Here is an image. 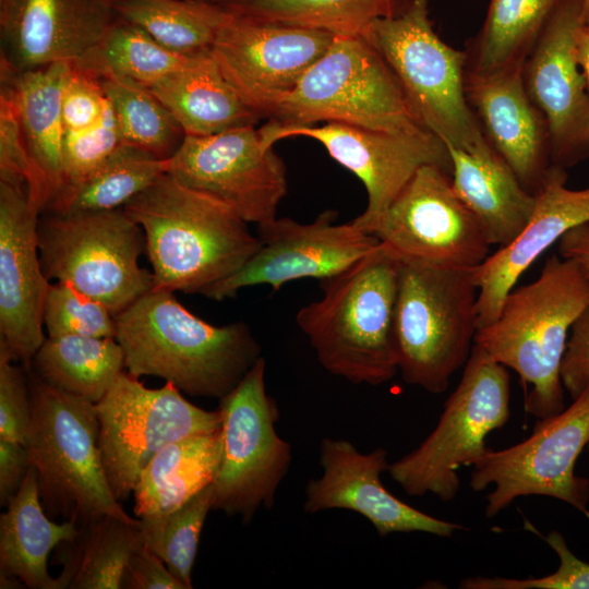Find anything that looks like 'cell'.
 <instances>
[{
  "label": "cell",
  "instance_id": "37",
  "mask_svg": "<svg viewBox=\"0 0 589 589\" xmlns=\"http://www.w3.org/2000/svg\"><path fill=\"white\" fill-rule=\"evenodd\" d=\"M193 56L177 53L139 26L117 17L98 46L73 63L95 74L109 72L149 87L184 67Z\"/></svg>",
  "mask_w": 589,
  "mask_h": 589
},
{
  "label": "cell",
  "instance_id": "3",
  "mask_svg": "<svg viewBox=\"0 0 589 589\" xmlns=\"http://www.w3.org/2000/svg\"><path fill=\"white\" fill-rule=\"evenodd\" d=\"M588 304L589 276L574 261L551 255L538 278L513 288L495 321L477 330L474 345L518 374L525 410L538 420L565 408L561 363Z\"/></svg>",
  "mask_w": 589,
  "mask_h": 589
},
{
  "label": "cell",
  "instance_id": "20",
  "mask_svg": "<svg viewBox=\"0 0 589 589\" xmlns=\"http://www.w3.org/2000/svg\"><path fill=\"white\" fill-rule=\"evenodd\" d=\"M40 214L26 185L0 181V344L26 370L46 339L50 284L38 251Z\"/></svg>",
  "mask_w": 589,
  "mask_h": 589
},
{
  "label": "cell",
  "instance_id": "51",
  "mask_svg": "<svg viewBox=\"0 0 589 589\" xmlns=\"http://www.w3.org/2000/svg\"><path fill=\"white\" fill-rule=\"evenodd\" d=\"M581 20L584 24L589 23V0H581Z\"/></svg>",
  "mask_w": 589,
  "mask_h": 589
},
{
  "label": "cell",
  "instance_id": "24",
  "mask_svg": "<svg viewBox=\"0 0 589 589\" xmlns=\"http://www.w3.org/2000/svg\"><path fill=\"white\" fill-rule=\"evenodd\" d=\"M522 69L478 74L466 69L465 91L493 149L536 195L551 167L546 121L524 85Z\"/></svg>",
  "mask_w": 589,
  "mask_h": 589
},
{
  "label": "cell",
  "instance_id": "5",
  "mask_svg": "<svg viewBox=\"0 0 589 589\" xmlns=\"http://www.w3.org/2000/svg\"><path fill=\"white\" fill-rule=\"evenodd\" d=\"M31 420L26 447L40 503L50 518L79 528L104 516L141 526L109 485L98 446L96 404L63 392L28 370Z\"/></svg>",
  "mask_w": 589,
  "mask_h": 589
},
{
  "label": "cell",
  "instance_id": "46",
  "mask_svg": "<svg viewBox=\"0 0 589 589\" xmlns=\"http://www.w3.org/2000/svg\"><path fill=\"white\" fill-rule=\"evenodd\" d=\"M185 589L165 563L144 543L136 548L127 564L121 589Z\"/></svg>",
  "mask_w": 589,
  "mask_h": 589
},
{
  "label": "cell",
  "instance_id": "29",
  "mask_svg": "<svg viewBox=\"0 0 589 589\" xmlns=\"http://www.w3.org/2000/svg\"><path fill=\"white\" fill-rule=\"evenodd\" d=\"M221 449L220 430L185 437L160 449L143 469L133 490L135 516L141 520L166 516L212 484Z\"/></svg>",
  "mask_w": 589,
  "mask_h": 589
},
{
  "label": "cell",
  "instance_id": "18",
  "mask_svg": "<svg viewBox=\"0 0 589 589\" xmlns=\"http://www.w3.org/2000/svg\"><path fill=\"white\" fill-rule=\"evenodd\" d=\"M334 38L324 31L229 14L209 52L244 103L267 119Z\"/></svg>",
  "mask_w": 589,
  "mask_h": 589
},
{
  "label": "cell",
  "instance_id": "30",
  "mask_svg": "<svg viewBox=\"0 0 589 589\" xmlns=\"http://www.w3.org/2000/svg\"><path fill=\"white\" fill-rule=\"evenodd\" d=\"M563 0H490L484 22L465 49L466 69L478 74L522 69Z\"/></svg>",
  "mask_w": 589,
  "mask_h": 589
},
{
  "label": "cell",
  "instance_id": "45",
  "mask_svg": "<svg viewBox=\"0 0 589 589\" xmlns=\"http://www.w3.org/2000/svg\"><path fill=\"white\" fill-rule=\"evenodd\" d=\"M560 374L563 387L572 399L589 384V304L570 328Z\"/></svg>",
  "mask_w": 589,
  "mask_h": 589
},
{
  "label": "cell",
  "instance_id": "31",
  "mask_svg": "<svg viewBox=\"0 0 589 589\" xmlns=\"http://www.w3.org/2000/svg\"><path fill=\"white\" fill-rule=\"evenodd\" d=\"M32 363L48 384L97 404L123 371L124 352L116 338L63 335L46 337Z\"/></svg>",
  "mask_w": 589,
  "mask_h": 589
},
{
  "label": "cell",
  "instance_id": "39",
  "mask_svg": "<svg viewBox=\"0 0 589 589\" xmlns=\"http://www.w3.org/2000/svg\"><path fill=\"white\" fill-rule=\"evenodd\" d=\"M48 337L77 335L116 338L115 315L99 301L65 283L50 285L44 311Z\"/></svg>",
  "mask_w": 589,
  "mask_h": 589
},
{
  "label": "cell",
  "instance_id": "12",
  "mask_svg": "<svg viewBox=\"0 0 589 589\" xmlns=\"http://www.w3.org/2000/svg\"><path fill=\"white\" fill-rule=\"evenodd\" d=\"M137 378L122 371L96 404L103 465L120 503L130 497L143 469L165 446L221 428L218 409L191 404L171 383L147 388Z\"/></svg>",
  "mask_w": 589,
  "mask_h": 589
},
{
  "label": "cell",
  "instance_id": "6",
  "mask_svg": "<svg viewBox=\"0 0 589 589\" xmlns=\"http://www.w3.org/2000/svg\"><path fill=\"white\" fill-rule=\"evenodd\" d=\"M394 334L402 380L445 392L465 366L478 330V288L470 269L398 260Z\"/></svg>",
  "mask_w": 589,
  "mask_h": 589
},
{
  "label": "cell",
  "instance_id": "2",
  "mask_svg": "<svg viewBox=\"0 0 589 589\" xmlns=\"http://www.w3.org/2000/svg\"><path fill=\"white\" fill-rule=\"evenodd\" d=\"M122 208L144 231L156 289L201 294L260 245L235 208L167 172Z\"/></svg>",
  "mask_w": 589,
  "mask_h": 589
},
{
  "label": "cell",
  "instance_id": "9",
  "mask_svg": "<svg viewBox=\"0 0 589 589\" xmlns=\"http://www.w3.org/2000/svg\"><path fill=\"white\" fill-rule=\"evenodd\" d=\"M37 225L45 276L65 283L117 315L154 288L142 268L145 235L123 208L80 214L44 212Z\"/></svg>",
  "mask_w": 589,
  "mask_h": 589
},
{
  "label": "cell",
  "instance_id": "38",
  "mask_svg": "<svg viewBox=\"0 0 589 589\" xmlns=\"http://www.w3.org/2000/svg\"><path fill=\"white\" fill-rule=\"evenodd\" d=\"M213 502L212 483L168 515L140 519L144 544L165 563L185 589L192 588L191 570L206 516L213 510Z\"/></svg>",
  "mask_w": 589,
  "mask_h": 589
},
{
  "label": "cell",
  "instance_id": "35",
  "mask_svg": "<svg viewBox=\"0 0 589 589\" xmlns=\"http://www.w3.org/2000/svg\"><path fill=\"white\" fill-rule=\"evenodd\" d=\"M112 8L118 17L185 56L209 51L229 16L214 0H123Z\"/></svg>",
  "mask_w": 589,
  "mask_h": 589
},
{
  "label": "cell",
  "instance_id": "17",
  "mask_svg": "<svg viewBox=\"0 0 589 589\" xmlns=\"http://www.w3.org/2000/svg\"><path fill=\"white\" fill-rule=\"evenodd\" d=\"M338 213L326 209L308 224L274 218L259 225L257 250L229 277L201 294L216 301L232 298L245 287L268 285L274 291L284 284L333 276L369 254L380 240L351 221L336 224Z\"/></svg>",
  "mask_w": 589,
  "mask_h": 589
},
{
  "label": "cell",
  "instance_id": "16",
  "mask_svg": "<svg viewBox=\"0 0 589 589\" xmlns=\"http://www.w3.org/2000/svg\"><path fill=\"white\" fill-rule=\"evenodd\" d=\"M167 163V173L227 203L256 226L277 217L287 194L285 163L263 143L255 125L184 135Z\"/></svg>",
  "mask_w": 589,
  "mask_h": 589
},
{
  "label": "cell",
  "instance_id": "11",
  "mask_svg": "<svg viewBox=\"0 0 589 589\" xmlns=\"http://www.w3.org/2000/svg\"><path fill=\"white\" fill-rule=\"evenodd\" d=\"M263 357L241 382L219 399L223 449L213 482V509L249 524L256 512L273 507L291 461V445L276 431L279 410L266 392Z\"/></svg>",
  "mask_w": 589,
  "mask_h": 589
},
{
  "label": "cell",
  "instance_id": "48",
  "mask_svg": "<svg viewBox=\"0 0 589 589\" xmlns=\"http://www.w3.org/2000/svg\"><path fill=\"white\" fill-rule=\"evenodd\" d=\"M558 253L574 261L589 276V221L574 227L560 239Z\"/></svg>",
  "mask_w": 589,
  "mask_h": 589
},
{
  "label": "cell",
  "instance_id": "34",
  "mask_svg": "<svg viewBox=\"0 0 589 589\" xmlns=\"http://www.w3.org/2000/svg\"><path fill=\"white\" fill-rule=\"evenodd\" d=\"M167 159L122 143L84 181L61 192L45 212L68 215L122 208L167 172Z\"/></svg>",
  "mask_w": 589,
  "mask_h": 589
},
{
  "label": "cell",
  "instance_id": "33",
  "mask_svg": "<svg viewBox=\"0 0 589 589\" xmlns=\"http://www.w3.org/2000/svg\"><path fill=\"white\" fill-rule=\"evenodd\" d=\"M229 14L335 36H363L376 20L396 15L409 0H214Z\"/></svg>",
  "mask_w": 589,
  "mask_h": 589
},
{
  "label": "cell",
  "instance_id": "14",
  "mask_svg": "<svg viewBox=\"0 0 589 589\" xmlns=\"http://www.w3.org/2000/svg\"><path fill=\"white\" fill-rule=\"evenodd\" d=\"M373 235L398 260L470 269L491 253L477 217L456 194L450 172L422 166L377 223Z\"/></svg>",
  "mask_w": 589,
  "mask_h": 589
},
{
  "label": "cell",
  "instance_id": "21",
  "mask_svg": "<svg viewBox=\"0 0 589 589\" xmlns=\"http://www.w3.org/2000/svg\"><path fill=\"white\" fill-rule=\"evenodd\" d=\"M387 453L377 447L360 452L344 438L324 437L318 447L322 474L304 489L303 510L315 514L347 509L366 518L380 537L390 533L426 532L452 537L464 527L425 514L393 495L382 483Z\"/></svg>",
  "mask_w": 589,
  "mask_h": 589
},
{
  "label": "cell",
  "instance_id": "43",
  "mask_svg": "<svg viewBox=\"0 0 589 589\" xmlns=\"http://www.w3.org/2000/svg\"><path fill=\"white\" fill-rule=\"evenodd\" d=\"M108 99L98 76L71 62L61 95V117L64 132H75L95 125L104 116Z\"/></svg>",
  "mask_w": 589,
  "mask_h": 589
},
{
  "label": "cell",
  "instance_id": "36",
  "mask_svg": "<svg viewBox=\"0 0 589 589\" xmlns=\"http://www.w3.org/2000/svg\"><path fill=\"white\" fill-rule=\"evenodd\" d=\"M96 75L112 107L122 143L161 159L170 158L185 134L163 103L147 87L129 79L109 72Z\"/></svg>",
  "mask_w": 589,
  "mask_h": 589
},
{
  "label": "cell",
  "instance_id": "23",
  "mask_svg": "<svg viewBox=\"0 0 589 589\" xmlns=\"http://www.w3.org/2000/svg\"><path fill=\"white\" fill-rule=\"evenodd\" d=\"M567 177L565 168L551 165L527 225L509 243L470 268L478 288V329L495 321L508 292L543 252L589 221V187L569 189Z\"/></svg>",
  "mask_w": 589,
  "mask_h": 589
},
{
  "label": "cell",
  "instance_id": "52",
  "mask_svg": "<svg viewBox=\"0 0 589 589\" xmlns=\"http://www.w3.org/2000/svg\"><path fill=\"white\" fill-rule=\"evenodd\" d=\"M103 1H105L106 3H108V4H110L112 7L115 3L123 1V0H103Z\"/></svg>",
  "mask_w": 589,
  "mask_h": 589
},
{
  "label": "cell",
  "instance_id": "7",
  "mask_svg": "<svg viewBox=\"0 0 589 589\" xmlns=\"http://www.w3.org/2000/svg\"><path fill=\"white\" fill-rule=\"evenodd\" d=\"M430 0H409L396 15L374 21L363 37L385 60L422 124L446 146L490 147L470 108L467 56L435 33Z\"/></svg>",
  "mask_w": 589,
  "mask_h": 589
},
{
  "label": "cell",
  "instance_id": "40",
  "mask_svg": "<svg viewBox=\"0 0 589 589\" xmlns=\"http://www.w3.org/2000/svg\"><path fill=\"white\" fill-rule=\"evenodd\" d=\"M121 144L119 127L108 100L103 118L95 125L82 131L64 132L62 187L59 194L84 181Z\"/></svg>",
  "mask_w": 589,
  "mask_h": 589
},
{
  "label": "cell",
  "instance_id": "4",
  "mask_svg": "<svg viewBox=\"0 0 589 589\" xmlns=\"http://www.w3.org/2000/svg\"><path fill=\"white\" fill-rule=\"evenodd\" d=\"M398 259L380 245L320 281L322 297L296 322L321 365L353 384L381 385L398 372L394 316Z\"/></svg>",
  "mask_w": 589,
  "mask_h": 589
},
{
  "label": "cell",
  "instance_id": "49",
  "mask_svg": "<svg viewBox=\"0 0 589 589\" xmlns=\"http://www.w3.org/2000/svg\"><path fill=\"white\" fill-rule=\"evenodd\" d=\"M575 56L589 92V25L580 24L575 32Z\"/></svg>",
  "mask_w": 589,
  "mask_h": 589
},
{
  "label": "cell",
  "instance_id": "10",
  "mask_svg": "<svg viewBox=\"0 0 589 589\" xmlns=\"http://www.w3.org/2000/svg\"><path fill=\"white\" fill-rule=\"evenodd\" d=\"M509 400L506 366L473 345L436 426L417 448L389 464L388 474L409 495L454 500L460 485L457 470L485 453V437L509 419Z\"/></svg>",
  "mask_w": 589,
  "mask_h": 589
},
{
  "label": "cell",
  "instance_id": "26",
  "mask_svg": "<svg viewBox=\"0 0 589 589\" xmlns=\"http://www.w3.org/2000/svg\"><path fill=\"white\" fill-rule=\"evenodd\" d=\"M456 194L482 225L491 244L509 243L527 225L536 195L492 146L468 152L446 146Z\"/></svg>",
  "mask_w": 589,
  "mask_h": 589
},
{
  "label": "cell",
  "instance_id": "15",
  "mask_svg": "<svg viewBox=\"0 0 589 589\" xmlns=\"http://www.w3.org/2000/svg\"><path fill=\"white\" fill-rule=\"evenodd\" d=\"M259 132L266 146L291 136L320 142L332 158L363 183L368 204L352 223L372 235L387 208L422 166L436 165L452 173L446 145L428 130L385 132L340 122L283 127L268 120Z\"/></svg>",
  "mask_w": 589,
  "mask_h": 589
},
{
  "label": "cell",
  "instance_id": "27",
  "mask_svg": "<svg viewBox=\"0 0 589 589\" xmlns=\"http://www.w3.org/2000/svg\"><path fill=\"white\" fill-rule=\"evenodd\" d=\"M171 112L185 135H211L255 125L261 119L227 81L209 51L147 87Z\"/></svg>",
  "mask_w": 589,
  "mask_h": 589
},
{
  "label": "cell",
  "instance_id": "19",
  "mask_svg": "<svg viewBox=\"0 0 589 589\" xmlns=\"http://www.w3.org/2000/svg\"><path fill=\"white\" fill-rule=\"evenodd\" d=\"M581 0H563L526 59L521 75L549 130L552 165L589 157V92L575 56Z\"/></svg>",
  "mask_w": 589,
  "mask_h": 589
},
{
  "label": "cell",
  "instance_id": "53",
  "mask_svg": "<svg viewBox=\"0 0 589 589\" xmlns=\"http://www.w3.org/2000/svg\"><path fill=\"white\" fill-rule=\"evenodd\" d=\"M587 447H588V450H589V443H588Z\"/></svg>",
  "mask_w": 589,
  "mask_h": 589
},
{
  "label": "cell",
  "instance_id": "42",
  "mask_svg": "<svg viewBox=\"0 0 589 589\" xmlns=\"http://www.w3.org/2000/svg\"><path fill=\"white\" fill-rule=\"evenodd\" d=\"M13 361L0 344V438L26 446L31 420L28 370Z\"/></svg>",
  "mask_w": 589,
  "mask_h": 589
},
{
  "label": "cell",
  "instance_id": "8",
  "mask_svg": "<svg viewBox=\"0 0 589 589\" xmlns=\"http://www.w3.org/2000/svg\"><path fill=\"white\" fill-rule=\"evenodd\" d=\"M268 120L283 127L326 121L385 132L428 130L385 60L363 36H335Z\"/></svg>",
  "mask_w": 589,
  "mask_h": 589
},
{
  "label": "cell",
  "instance_id": "22",
  "mask_svg": "<svg viewBox=\"0 0 589 589\" xmlns=\"http://www.w3.org/2000/svg\"><path fill=\"white\" fill-rule=\"evenodd\" d=\"M117 17L103 0H0L1 60L20 71L77 62Z\"/></svg>",
  "mask_w": 589,
  "mask_h": 589
},
{
  "label": "cell",
  "instance_id": "54",
  "mask_svg": "<svg viewBox=\"0 0 589 589\" xmlns=\"http://www.w3.org/2000/svg\"><path fill=\"white\" fill-rule=\"evenodd\" d=\"M587 25H589V23H587Z\"/></svg>",
  "mask_w": 589,
  "mask_h": 589
},
{
  "label": "cell",
  "instance_id": "28",
  "mask_svg": "<svg viewBox=\"0 0 589 589\" xmlns=\"http://www.w3.org/2000/svg\"><path fill=\"white\" fill-rule=\"evenodd\" d=\"M77 533L75 522L57 524L45 513L31 465L20 491L0 516V573L17 576L31 589H62L59 577L48 573V556Z\"/></svg>",
  "mask_w": 589,
  "mask_h": 589
},
{
  "label": "cell",
  "instance_id": "25",
  "mask_svg": "<svg viewBox=\"0 0 589 589\" xmlns=\"http://www.w3.org/2000/svg\"><path fill=\"white\" fill-rule=\"evenodd\" d=\"M71 62L15 70L1 60V93L13 103L36 178L35 204L45 212L62 187L64 127L61 95Z\"/></svg>",
  "mask_w": 589,
  "mask_h": 589
},
{
  "label": "cell",
  "instance_id": "47",
  "mask_svg": "<svg viewBox=\"0 0 589 589\" xmlns=\"http://www.w3.org/2000/svg\"><path fill=\"white\" fill-rule=\"evenodd\" d=\"M31 467L25 445L0 438V505L7 507L20 491Z\"/></svg>",
  "mask_w": 589,
  "mask_h": 589
},
{
  "label": "cell",
  "instance_id": "41",
  "mask_svg": "<svg viewBox=\"0 0 589 589\" xmlns=\"http://www.w3.org/2000/svg\"><path fill=\"white\" fill-rule=\"evenodd\" d=\"M560 558L558 568L539 578L468 577L460 581L461 589H589V564L577 557L558 531L545 538Z\"/></svg>",
  "mask_w": 589,
  "mask_h": 589
},
{
  "label": "cell",
  "instance_id": "50",
  "mask_svg": "<svg viewBox=\"0 0 589 589\" xmlns=\"http://www.w3.org/2000/svg\"><path fill=\"white\" fill-rule=\"evenodd\" d=\"M26 587L24 582L15 575L0 573L1 589H20Z\"/></svg>",
  "mask_w": 589,
  "mask_h": 589
},
{
  "label": "cell",
  "instance_id": "13",
  "mask_svg": "<svg viewBox=\"0 0 589 589\" xmlns=\"http://www.w3.org/2000/svg\"><path fill=\"white\" fill-rule=\"evenodd\" d=\"M589 443V384L567 408L538 420L525 441L500 450L486 449L473 464L470 488L493 485L485 515L494 517L519 496L561 500L589 519V480L575 474L578 456Z\"/></svg>",
  "mask_w": 589,
  "mask_h": 589
},
{
  "label": "cell",
  "instance_id": "44",
  "mask_svg": "<svg viewBox=\"0 0 589 589\" xmlns=\"http://www.w3.org/2000/svg\"><path fill=\"white\" fill-rule=\"evenodd\" d=\"M0 181L26 185L29 199L35 204L36 178L34 168L22 134L14 105L11 99L1 92Z\"/></svg>",
  "mask_w": 589,
  "mask_h": 589
},
{
  "label": "cell",
  "instance_id": "1",
  "mask_svg": "<svg viewBox=\"0 0 589 589\" xmlns=\"http://www.w3.org/2000/svg\"><path fill=\"white\" fill-rule=\"evenodd\" d=\"M115 318L127 372L161 377L190 396L223 398L262 357L247 323L212 325L169 290L153 288Z\"/></svg>",
  "mask_w": 589,
  "mask_h": 589
},
{
  "label": "cell",
  "instance_id": "32",
  "mask_svg": "<svg viewBox=\"0 0 589 589\" xmlns=\"http://www.w3.org/2000/svg\"><path fill=\"white\" fill-rule=\"evenodd\" d=\"M143 543L141 526L113 516L80 527L74 540L62 542V589H121L129 558Z\"/></svg>",
  "mask_w": 589,
  "mask_h": 589
}]
</instances>
